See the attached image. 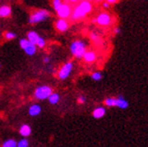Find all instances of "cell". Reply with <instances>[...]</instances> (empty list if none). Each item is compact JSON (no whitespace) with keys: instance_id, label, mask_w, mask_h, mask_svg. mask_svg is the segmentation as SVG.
I'll return each instance as SVG.
<instances>
[{"instance_id":"30bf717a","label":"cell","mask_w":148,"mask_h":147,"mask_svg":"<svg viewBox=\"0 0 148 147\" xmlns=\"http://www.w3.org/2000/svg\"><path fill=\"white\" fill-rule=\"evenodd\" d=\"M97 59H98V55H97V53H96V51H88V50L82 57V60L88 64L94 63L96 61H97Z\"/></svg>"},{"instance_id":"9a60e30c","label":"cell","mask_w":148,"mask_h":147,"mask_svg":"<svg viewBox=\"0 0 148 147\" xmlns=\"http://www.w3.org/2000/svg\"><path fill=\"white\" fill-rule=\"evenodd\" d=\"M41 112H42V108L39 105H37V104H34L29 107V115L32 116H38L41 114Z\"/></svg>"},{"instance_id":"6da1fadb","label":"cell","mask_w":148,"mask_h":147,"mask_svg":"<svg viewBox=\"0 0 148 147\" xmlns=\"http://www.w3.org/2000/svg\"><path fill=\"white\" fill-rule=\"evenodd\" d=\"M92 11V4L87 0H81L72 9L71 19L72 21H79L85 18Z\"/></svg>"},{"instance_id":"7a4b0ae2","label":"cell","mask_w":148,"mask_h":147,"mask_svg":"<svg viewBox=\"0 0 148 147\" xmlns=\"http://www.w3.org/2000/svg\"><path fill=\"white\" fill-rule=\"evenodd\" d=\"M70 51L74 58L80 60L87 51V44L82 40H74L70 45Z\"/></svg>"},{"instance_id":"e0dca14e","label":"cell","mask_w":148,"mask_h":147,"mask_svg":"<svg viewBox=\"0 0 148 147\" xmlns=\"http://www.w3.org/2000/svg\"><path fill=\"white\" fill-rule=\"evenodd\" d=\"M90 40L92 41V42L94 43L95 45H98V46L102 45L103 41H102L101 37H100V36H99L98 34H96V33H91V34H90Z\"/></svg>"},{"instance_id":"ffe728a7","label":"cell","mask_w":148,"mask_h":147,"mask_svg":"<svg viewBox=\"0 0 148 147\" xmlns=\"http://www.w3.org/2000/svg\"><path fill=\"white\" fill-rule=\"evenodd\" d=\"M17 146V143L14 140V139H8L3 143L2 147H16Z\"/></svg>"},{"instance_id":"603a6c76","label":"cell","mask_w":148,"mask_h":147,"mask_svg":"<svg viewBox=\"0 0 148 147\" xmlns=\"http://www.w3.org/2000/svg\"><path fill=\"white\" fill-rule=\"evenodd\" d=\"M91 79L95 80V81H99V80L102 79V74L99 71H95L91 74Z\"/></svg>"},{"instance_id":"83f0119b","label":"cell","mask_w":148,"mask_h":147,"mask_svg":"<svg viewBox=\"0 0 148 147\" xmlns=\"http://www.w3.org/2000/svg\"><path fill=\"white\" fill-rule=\"evenodd\" d=\"M102 6H103V8L108 9V8H109V7H110V5H109L107 1H105V2H103V3H102Z\"/></svg>"},{"instance_id":"7402d4cb","label":"cell","mask_w":148,"mask_h":147,"mask_svg":"<svg viewBox=\"0 0 148 147\" xmlns=\"http://www.w3.org/2000/svg\"><path fill=\"white\" fill-rule=\"evenodd\" d=\"M45 46H46V41H45V39L42 38L41 36L38 40V42H37V44H36V47H39L40 49H43Z\"/></svg>"},{"instance_id":"f1b7e54d","label":"cell","mask_w":148,"mask_h":147,"mask_svg":"<svg viewBox=\"0 0 148 147\" xmlns=\"http://www.w3.org/2000/svg\"><path fill=\"white\" fill-rule=\"evenodd\" d=\"M50 62H51V58L49 56H46V57L43 58V62L45 63V64H48Z\"/></svg>"},{"instance_id":"52a82bcc","label":"cell","mask_w":148,"mask_h":147,"mask_svg":"<svg viewBox=\"0 0 148 147\" xmlns=\"http://www.w3.org/2000/svg\"><path fill=\"white\" fill-rule=\"evenodd\" d=\"M73 70V62H65L57 71V78L60 80H64L68 79Z\"/></svg>"},{"instance_id":"3957f363","label":"cell","mask_w":148,"mask_h":147,"mask_svg":"<svg viewBox=\"0 0 148 147\" xmlns=\"http://www.w3.org/2000/svg\"><path fill=\"white\" fill-rule=\"evenodd\" d=\"M51 16V14L46 9H37L31 13L28 18V23L30 25H38L42 22L47 20Z\"/></svg>"},{"instance_id":"7c38bea8","label":"cell","mask_w":148,"mask_h":147,"mask_svg":"<svg viewBox=\"0 0 148 147\" xmlns=\"http://www.w3.org/2000/svg\"><path fill=\"white\" fill-rule=\"evenodd\" d=\"M41 37V36L39 35L38 33H36L34 31H30V32H28L27 33V35H26V39L30 42L32 44L35 45L37 44V42H38V40L39 38Z\"/></svg>"},{"instance_id":"d6a6232c","label":"cell","mask_w":148,"mask_h":147,"mask_svg":"<svg viewBox=\"0 0 148 147\" xmlns=\"http://www.w3.org/2000/svg\"><path fill=\"white\" fill-rule=\"evenodd\" d=\"M87 1H90V2H91V1H93V0H87Z\"/></svg>"},{"instance_id":"9c48e42d","label":"cell","mask_w":148,"mask_h":147,"mask_svg":"<svg viewBox=\"0 0 148 147\" xmlns=\"http://www.w3.org/2000/svg\"><path fill=\"white\" fill-rule=\"evenodd\" d=\"M70 28V23L65 19L59 18L55 22V29L59 33H65L69 30Z\"/></svg>"},{"instance_id":"8992f818","label":"cell","mask_w":148,"mask_h":147,"mask_svg":"<svg viewBox=\"0 0 148 147\" xmlns=\"http://www.w3.org/2000/svg\"><path fill=\"white\" fill-rule=\"evenodd\" d=\"M72 9H73V7L71 4H69L67 2H64L55 12H56V14L58 16L59 18L67 20V19L71 18Z\"/></svg>"},{"instance_id":"2e32d148","label":"cell","mask_w":148,"mask_h":147,"mask_svg":"<svg viewBox=\"0 0 148 147\" xmlns=\"http://www.w3.org/2000/svg\"><path fill=\"white\" fill-rule=\"evenodd\" d=\"M19 133L22 136L24 137H27L31 135L32 133V129L31 127L28 126V124H23L21 127H20V130H19Z\"/></svg>"},{"instance_id":"4dcf8cb0","label":"cell","mask_w":148,"mask_h":147,"mask_svg":"<svg viewBox=\"0 0 148 147\" xmlns=\"http://www.w3.org/2000/svg\"><path fill=\"white\" fill-rule=\"evenodd\" d=\"M109 5H114L117 2V0H106Z\"/></svg>"},{"instance_id":"44dd1931","label":"cell","mask_w":148,"mask_h":147,"mask_svg":"<svg viewBox=\"0 0 148 147\" xmlns=\"http://www.w3.org/2000/svg\"><path fill=\"white\" fill-rule=\"evenodd\" d=\"M116 98H108L104 100V104L107 106V107H116Z\"/></svg>"},{"instance_id":"4fadbf2b","label":"cell","mask_w":148,"mask_h":147,"mask_svg":"<svg viewBox=\"0 0 148 147\" xmlns=\"http://www.w3.org/2000/svg\"><path fill=\"white\" fill-rule=\"evenodd\" d=\"M106 115V109L105 107H99L96 109L93 110V113H92V116L93 117H95L96 119H99V118H102L103 116Z\"/></svg>"},{"instance_id":"277c9868","label":"cell","mask_w":148,"mask_h":147,"mask_svg":"<svg viewBox=\"0 0 148 147\" xmlns=\"http://www.w3.org/2000/svg\"><path fill=\"white\" fill-rule=\"evenodd\" d=\"M53 93V88H51L50 86H47V85H43V86H40L38 88H36V90H34V98L37 100L48 99L49 97Z\"/></svg>"},{"instance_id":"d4e9b609","label":"cell","mask_w":148,"mask_h":147,"mask_svg":"<svg viewBox=\"0 0 148 147\" xmlns=\"http://www.w3.org/2000/svg\"><path fill=\"white\" fill-rule=\"evenodd\" d=\"M28 145H29V142L27 139H22L17 144V147H28Z\"/></svg>"},{"instance_id":"f546056e","label":"cell","mask_w":148,"mask_h":147,"mask_svg":"<svg viewBox=\"0 0 148 147\" xmlns=\"http://www.w3.org/2000/svg\"><path fill=\"white\" fill-rule=\"evenodd\" d=\"M114 33H115L116 34H121V29H120L119 27H116V28L114 29Z\"/></svg>"},{"instance_id":"4316f807","label":"cell","mask_w":148,"mask_h":147,"mask_svg":"<svg viewBox=\"0 0 148 147\" xmlns=\"http://www.w3.org/2000/svg\"><path fill=\"white\" fill-rule=\"evenodd\" d=\"M81 0H66V2L71 4V5H76L78 3H79Z\"/></svg>"},{"instance_id":"5b68a950","label":"cell","mask_w":148,"mask_h":147,"mask_svg":"<svg viewBox=\"0 0 148 147\" xmlns=\"http://www.w3.org/2000/svg\"><path fill=\"white\" fill-rule=\"evenodd\" d=\"M94 23H96L99 26L107 27L113 24V17L108 12H101L94 19Z\"/></svg>"},{"instance_id":"cb8c5ba5","label":"cell","mask_w":148,"mask_h":147,"mask_svg":"<svg viewBox=\"0 0 148 147\" xmlns=\"http://www.w3.org/2000/svg\"><path fill=\"white\" fill-rule=\"evenodd\" d=\"M62 0H53V9L56 11L59 7H60L62 5Z\"/></svg>"},{"instance_id":"ba28073f","label":"cell","mask_w":148,"mask_h":147,"mask_svg":"<svg viewBox=\"0 0 148 147\" xmlns=\"http://www.w3.org/2000/svg\"><path fill=\"white\" fill-rule=\"evenodd\" d=\"M19 45L22 49L25 51V53L29 56H34L37 51L36 46L32 44V43L29 42L26 38L21 39L19 41Z\"/></svg>"},{"instance_id":"484cf974","label":"cell","mask_w":148,"mask_h":147,"mask_svg":"<svg viewBox=\"0 0 148 147\" xmlns=\"http://www.w3.org/2000/svg\"><path fill=\"white\" fill-rule=\"evenodd\" d=\"M77 101H78L79 104L82 105V104H84V103L86 102V98H85L84 96H79V97L78 98Z\"/></svg>"},{"instance_id":"836d02e7","label":"cell","mask_w":148,"mask_h":147,"mask_svg":"<svg viewBox=\"0 0 148 147\" xmlns=\"http://www.w3.org/2000/svg\"><path fill=\"white\" fill-rule=\"evenodd\" d=\"M0 68H1V64H0Z\"/></svg>"},{"instance_id":"ac0fdd59","label":"cell","mask_w":148,"mask_h":147,"mask_svg":"<svg viewBox=\"0 0 148 147\" xmlns=\"http://www.w3.org/2000/svg\"><path fill=\"white\" fill-rule=\"evenodd\" d=\"M48 99L51 105H56L59 102V100H60V96H59V94H57V93H53L49 97Z\"/></svg>"},{"instance_id":"1f68e13d","label":"cell","mask_w":148,"mask_h":147,"mask_svg":"<svg viewBox=\"0 0 148 147\" xmlns=\"http://www.w3.org/2000/svg\"><path fill=\"white\" fill-rule=\"evenodd\" d=\"M96 2H100V1H102V0H95Z\"/></svg>"},{"instance_id":"8fae6325","label":"cell","mask_w":148,"mask_h":147,"mask_svg":"<svg viewBox=\"0 0 148 147\" xmlns=\"http://www.w3.org/2000/svg\"><path fill=\"white\" fill-rule=\"evenodd\" d=\"M12 14V8L8 5H4L0 6V18L10 17Z\"/></svg>"},{"instance_id":"d6986e66","label":"cell","mask_w":148,"mask_h":147,"mask_svg":"<svg viewBox=\"0 0 148 147\" xmlns=\"http://www.w3.org/2000/svg\"><path fill=\"white\" fill-rule=\"evenodd\" d=\"M4 38L6 41H12L14 39L16 38V33H13L10 31H7L4 34Z\"/></svg>"},{"instance_id":"5bb4252c","label":"cell","mask_w":148,"mask_h":147,"mask_svg":"<svg viewBox=\"0 0 148 147\" xmlns=\"http://www.w3.org/2000/svg\"><path fill=\"white\" fill-rule=\"evenodd\" d=\"M116 99V107H119L121 109H125V108L128 107V106H129L128 102L124 98V97L119 96Z\"/></svg>"}]
</instances>
